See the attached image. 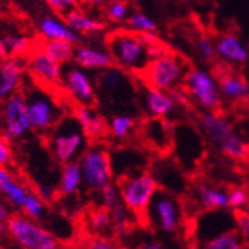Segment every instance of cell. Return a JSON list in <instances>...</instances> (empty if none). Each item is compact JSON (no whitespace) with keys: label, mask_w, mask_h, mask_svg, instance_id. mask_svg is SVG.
<instances>
[{"label":"cell","mask_w":249,"mask_h":249,"mask_svg":"<svg viewBox=\"0 0 249 249\" xmlns=\"http://www.w3.org/2000/svg\"><path fill=\"white\" fill-rule=\"evenodd\" d=\"M200 124L222 154L239 161L249 158V145L234 131L231 124L221 114L203 112L200 115Z\"/></svg>","instance_id":"cell-1"},{"label":"cell","mask_w":249,"mask_h":249,"mask_svg":"<svg viewBox=\"0 0 249 249\" xmlns=\"http://www.w3.org/2000/svg\"><path fill=\"white\" fill-rule=\"evenodd\" d=\"M107 47L114 64H118L120 69L142 73L149 63L146 48L134 32H114L107 37Z\"/></svg>","instance_id":"cell-2"},{"label":"cell","mask_w":249,"mask_h":249,"mask_svg":"<svg viewBox=\"0 0 249 249\" xmlns=\"http://www.w3.org/2000/svg\"><path fill=\"white\" fill-rule=\"evenodd\" d=\"M158 190L160 188H158L157 179L148 172L124 178L118 182L121 203L127 211L138 215L148 212Z\"/></svg>","instance_id":"cell-3"},{"label":"cell","mask_w":249,"mask_h":249,"mask_svg":"<svg viewBox=\"0 0 249 249\" xmlns=\"http://www.w3.org/2000/svg\"><path fill=\"white\" fill-rule=\"evenodd\" d=\"M6 230L21 249H58L55 236L24 215H12L6 222Z\"/></svg>","instance_id":"cell-4"},{"label":"cell","mask_w":249,"mask_h":249,"mask_svg":"<svg viewBox=\"0 0 249 249\" xmlns=\"http://www.w3.org/2000/svg\"><path fill=\"white\" fill-rule=\"evenodd\" d=\"M182 82L188 97L205 112H216L221 106L222 97L213 73L200 67H191L187 71Z\"/></svg>","instance_id":"cell-5"},{"label":"cell","mask_w":249,"mask_h":249,"mask_svg":"<svg viewBox=\"0 0 249 249\" xmlns=\"http://www.w3.org/2000/svg\"><path fill=\"white\" fill-rule=\"evenodd\" d=\"M187 73V67L184 60L176 54H166L160 58L149 61L142 72L143 79L149 88L172 91L184 81Z\"/></svg>","instance_id":"cell-6"},{"label":"cell","mask_w":249,"mask_h":249,"mask_svg":"<svg viewBox=\"0 0 249 249\" xmlns=\"http://www.w3.org/2000/svg\"><path fill=\"white\" fill-rule=\"evenodd\" d=\"M30 127L36 131H50L60 123V109L55 100L39 87H27L22 93Z\"/></svg>","instance_id":"cell-7"},{"label":"cell","mask_w":249,"mask_h":249,"mask_svg":"<svg viewBox=\"0 0 249 249\" xmlns=\"http://www.w3.org/2000/svg\"><path fill=\"white\" fill-rule=\"evenodd\" d=\"M84 146L85 134L75 117L60 120L50 139V148L57 160L63 164L76 161L75 158L79 155Z\"/></svg>","instance_id":"cell-8"},{"label":"cell","mask_w":249,"mask_h":249,"mask_svg":"<svg viewBox=\"0 0 249 249\" xmlns=\"http://www.w3.org/2000/svg\"><path fill=\"white\" fill-rule=\"evenodd\" d=\"M82 182L91 190L102 191L112 184V160L109 151L100 145L88 148L79 160Z\"/></svg>","instance_id":"cell-9"},{"label":"cell","mask_w":249,"mask_h":249,"mask_svg":"<svg viewBox=\"0 0 249 249\" xmlns=\"http://www.w3.org/2000/svg\"><path fill=\"white\" fill-rule=\"evenodd\" d=\"M0 117H2V136L6 141L19 139L32 130L26 112V102L21 93L14 94L3 102Z\"/></svg>","instance_id":"cell-10"},{"label":"cell","mask_w":249,"mask_h":249,"mask_svg":"<svg viewBox=\"0 0 249 249\" xmlns=\"http://www.w3.org/2000/svg\"><path fill=\"white\" fill-rule=\"evenodd\" d=\"M146 216L152 221L154 225L166 233L178 230L180 224V209L178 201L170 194L160 190L155 194Z\"/></svg>","instance_id":"cell-11"},{"label":"cell","mask_w":249,"mask_h":249,"mask_svg":"<svg viewBox=\"0 0 249 249\" xmlns=\"http://www.w3.org/2000/svg\"><path fill=\"white\" fill-rule=\"evenodd\" d=\"M27 69L32 76L45 87H60L63 84V67L60 63L45 54L39 45L27 55Z\"/></svg>","instance_id":"cell-12"},{"label":"cell","mask_w":249,"mask_h":249,"mask_svg":"<svg viewBox=\"0 0 249 249\" xmlns=\"http://www.w3.org/2000/svg\"><path fill=\"white\" fill-rule=\"evenodd\" d=\"M218 81L221 97L230 103H245L249 99V81L236 72L218 69L213 72Z\"/></svg>","instance_id":"cell-13"},{"label":"cell","mask_w":249,"mask_h":249,"mask_svg":"<svg viewBox=\"0 0 249 249\" xmlns=\"http://www.w3.org/2000/svg\"><path fill=\"white\" fill-rule=\"evenodd\" d=\"M63 87L73 100H76L79 105L88 106L94 102V87L91 84V79L88 75L78 67L69 69L63 78Z\"/></svg>","instance_id":"cell-14"},{"label":"cell","mask_w":249,"mask_h":249,"mask_svg":"<svg viewBox=\"0 0 249 249\" xmlns=\"http://www.w3.org/2000/svg\"><path fill=\"white\" fill-rule=\"evenodd\" d=\"M26 72V64L18 57H8L0 63V100H6L18 93Z\"/></svg>","instance_id":"cell-15"},{"label":"cell","mask_w":249,"mask_h":249,"mask_svg":"<svg viewBox=\"0 0 249 249\" xmlns=\"http://www.w3.org/2000/svg\"><path fill=\"white\" fill-rule=\"evenodd\" d=\"M37 30L45 40H63L69 43H78L79 35L75 33L61 17L45 15L37 22Z\"/></svg>","instance_id":"cell-16"},{"label":"cell","mask_w":249,"mask_h":249,"mask_svg":"<svg viewBox=\"0 0 249 249\" xmlns=\"http://www.w3.org/2000/svg\"><path fill=\"white\" fill-rule=\"evenodd\" d=\"M215 53L222 61L230 64H245L249 60L246 45L231 33H225L218 37L215 42Z\"/></svg>","instance_id":"cell-17"},{"label":"cell","mask_w":249,"mask_h":249,"mask_svg":"<svg viewBox=\"0 0 249 249\" xmlns=\"http://www.w3.org/2000/svg\"><path fill=\"white\" fill-rule=\"evenodd\" d=\"M73 60L76 64L82 69H89V71H107L110 67H114V60L109 51L100 50V48H93V47H81L75 48V55Z\"/></svg>","instance_id":"cell-18"},{"label":"cell","mask_w":249,"mask_h":249,"mask_svg":"<svg viewBox=\"0 0 249 249\" xmlns=\"http://www.w3.org/2000/svg\"><path fill=\"white\" fill-rule=\"evenodd\" d=\"M73 117L78 121V124L81 125L85 138H88V139H99L107 133L106 121L97 114L93 107L79 105L75 109Z\"/></svg>","instance_id":"cell-19"},{"label":"cell","mask_w":249,"mask_h":249,"mask_svg":"<svg viewBox=\"0 0 249 249\" xmlns=\"http://www.w3.org/2000/svg\"><path fill=\"white\" fill-rule=\"evenodd\" d=\"M145 103L149 114L154 115L155 118H166L172 115L178 106L169 91H163V89H155V88H148Z\"/></svg>","instance_id":"cell-20"},{"label":"cell","mask_w":249,"mask_h":249,"mask_svg":"<svg viewBox=\"0 0 249 249\" xmlns=\"http://www.w3.org/2000/svg\"><path fill=\"white\" fill-rule=\"evenodd\" d=\"M196 196L200 205L208 211H222L229 208V194L225 190L200 184L196 188Z\"/></svg>","instance_id":"cell-21"},{"label":"cell","mask_w":249,"mask_h":249,"mask_svg":"<svg viewBox=\"0 0 249 249\" xmlns=\"http://www.w3.org/2000/svg\"><path fill=\"white\" fill-rule=\"evenodd\" d=\"M0 193H2L14 206L21 208L29 194L26 187L19 184L6 167H0Z\"/></svg>","instance_id":"cell-22"},{"label":"cell","mask_w":249,"mask_h":249,"mask_svg":"<svg viewBox=\"0 0 249 249\" xmlns=\"http://www.w3.org/2000/svg\"><path fill=\"white\" fill-rule=\"evenodd\" d=\"M63 19L66 21V24L78 35L79 33L93 35V33H99L103 30V22L100 19L88 15L87 12H84L78 8L72 9Z\"/></svg>","instance_id":"cell-23"},{"label":"cell","mask_w":249,"mask_h":249,"mask_svg":"<svg viewBox=\"0 0 249 249\" xmlns=\"http://www.w3.org/2000/svg\"><path fill=\"white\" fill-rule=\"evenodd\" d=\"M82 184V172L79 161H72L63 166L60 178V193L64 196L75 194Z\"/></svg>","instance_id":"cell-24"},{"label":"cell","mask_w":249,"mask_h":249,"mask_svg":"<svg viewBox=\"0 0 249 249\" xmlns=\"http://www.w3.org/2000/svg\"><path fill=\"white\" fill-rule=\"evenodd\" d=\"M200 249H245V240L236 230H227L205 240Z\"/></svg>","instance_id":"cell-25"},{"label":"cell","mask_w":249,"mask_h":249,"mask_svg":"<svg viewBox=\"0 0 249 249\" xmlns=\"http://www.w3.org/2000/svg\"><path fill=\"white\" fill-rule=\"evenodd\" d=\"M39 48L61 66L64 63H69L75 55V45L63 40H45L42 45H39Z\"/></svg>","instance_id":"cell-26"},{"label":"cell","mask_w":249,"mask_h":249,"mask_svg":"<svg viewBox=\"0 0 249 249\" xmlns=\"http://www.w3.org/2000/svg\"><path fill=\"white\" fill-rule=\"evenodd\" d=\"M87 225L88 229L93 233H103L106 231L109 227H112V218H110V212L106 208H96L94 211H91L88 213L87 218Z\"/></svg>","instance_id":"cell-27"},{"label":"cell","mask_w":249,"mask_h":249,"mask_svg":"<svg viewBox=\"0 0 249 249\" xmlns=\"http://www.w3.org/2000/svg\"><path fill=\"white\" fill-rule=\"evenodd\" d=\"M127 24L130 29L134 30V33H154L157 29L155 21L142 11L131 12L127 19Z\"/></svg>","instance_id":"cell-28"},{"label":"cell","mask_w":249,"mask_h":249,"mask_svg":"<svg viewBox=\"0 0 249 249\" xmlns=\"http://www.w3.org/2000/svg\"><path fill=\"white\" fill-rule=\"evenodd\" d=\"M5 45H6V50L8 54L11 57H22V55H29V53L33 50V45L30 42L29 37L26 36H6L5 39Z\"/></svg>","instance_id":"cell-29"},{"label":"cell","mask_w":249,"mask_h":249,"mask_svg":"<svg viewBox=\"0 0 249 249\" xmlns=\"http://www.w3.org/2000/svg\"><path fill=\"white\" fill-rule=\"evenodd\" d=\"M109 131L115 139H125L134 128V120L130 115H115L109 123Z\"/></svg>","instance_id":"cell-30"},{"label":"cell","mask_w":249,"mask_h":249,"mask_svg":"<svg viewBox=\"0 0 249 249\" xmlns=\"http://www.w3.org/2000/svg\"><path fill=\"white\" fill-rule=\"evenodd\" d=\"M22 211H24V216L33 219V221H39L45 216V203L42 200L40 196L35 194V193H29L26 200H24V205H22Z\"/></svg>","instance_id":"cell-31"},{"label":"cell","mask_w":249,"mask_h":249,"mask_svg":"<svg viewBox=\"0 0 249 249\" xmlns=\"http://www.w3.org/2000/svg\"><path fill=\"white\" fill-rule=\"evenodd\" d=\"M110 218H112V227L115 229V231L121 236H124L128 230V211L125 206L118 205L114 209H110Z\"/></svg>","instance_id":"cell-32"},{"label":"cell","mask_w":249,"mask_h":249,"mask_svg":"<svg viewBox=\"0 0 249 249\" xmlns=\"http://www.w3.org/2000/svg\"><path fill=\"white\" fill-rule=\"evenodd\" d=\"M229 194V208L233 211H242L246 208L248 203V188L245 187H233L227 191Z\"/></svg>","instance_id":"cell-33"},{"label":"cell","mask_w":249,"mask_h":249,"mask_svg":"<svg viewBox=\"0 0 249 249\" xmlns=\"http://www.w3.org/2000/svg\"><path fill=\"white\" fill-rule=\"evenodd\" d=\"M106 14L114 22H123L130 17V6L125 2H112L107 5Z\"/></svg>","instance_id":"cell-34"},{"label":"cell","mask_w":249,"mask_h":249,"mask_svg":"<svg viewBox=\"0 0 249 249\" xmlns=\"http://www.w3.org/2000/svg\"><path fill=\"white\" fill-rule=\"evenodd\" d=\"M102 203H103V208L106 209H114L115 206L121 205V197H120V191H118V187L110 184L107 187H105L102 191Z\"/></svg>","instance_id":"cell-35"},{"label":"cell","mask_w":249,"mask_h":249,"mask_svg":"<svg viewBox=\"0 0 249 249\" xmlns=\"http://www.w3.org/2000/svg\"><path fill=\"white\" fill-rule=\"evenodd\" d=\"M233 218L236 224V231L240 234L243 240L249 239V212L246 209L233 211Z\"/></svg>","instance_id":"cell-36"},{"label":"cell","mask_w":249,"mask_h":249,"mask_svg":"<svg viewBox=\"0 0 249 249\" xmlns=\"http://www.w3.org/2000/svg\"><path fill=\"white\" fill-rule=\"evenodd\" d=\"M197 50L200 53V55L205 58L206 61H213L216 53H215V43L206 36V35H201L198 39H197Z\"/></svg>","instance_id":"cell-37"},{"label":"cell","mask_w":249,"mask_h":249,"mask_svg":"<svg viewBox=\"0 0 249 249\" xmlns=\"http://www.w3.org/2000/svg\"><path fill=\"white\" fill-rule=\"evenodd\" d=\"M103 84L109 89H118L121 87V84H123V72L115 69V67H110V69L105 71Z\"/></svg>","instance_id":"cell-38"},{"label":"cell","mask_w":249,"mask_h":249,"mask_svg":"<svg viewBox=\"0 0 249 249\" xmlns=\"http://www.w3.org/2000/svg\"><path fill=\"white\" fill-rule=\"evenodd\" d=\"M48 6L55 12V14H60L63 15V18L69 14L72 9H75V3L71 2V0H50L48 2Z\"/></svg>","instance_id":"cell-39"},{"label":"cell","mask_w":249,"mask_h":249,"mask_svg":"<svg viewBox=\"0 0 249 249\" xmlns=\"http://www.w3.org/2000/svg\"><path fill=\"white\" fill-rule=\"evenodd\" d=\"M12 149L9 142L0 134V167H6L12 163Z\"/></svg>","instance_id":"cell-40"},{"label":"cell","mask_w":249,"mask_h":249,"mask_svg":"<svg viewBox=\"0 0 249 249\" xmlns=\"http://www.w3.org/2000/svg\"><path fill=\"white\" fill-rule=\"evenodd\" d=\"M169 48L166 47V45L161 42V40H158L157 43L151 45V47H146V57H148V61H152L155 58H160L166 54H169Z\"/></svg>","instance_id":"cell-41"},{"label":"cell","mask_w":249,"mask_h":249,"mask_svg":"<svg viewBox=\"0 0 249 249\" xmlns=\"http://www.w3.org/2000/svg\"><path fill=\"white\" fill-rule=\"evenodd\" d=\"M84 249H117V248L110 240L105 237H93L87 242Z\"/></svg>","instance_id":"cell-42"},{"label":"cell","mask_w":249,"mask_h":249,"mask_svg":"<svg viewBox=\"0 0 249 249\" xmlns=\"http://www.w3.org/2000/svg\"><path fill=\"white\" fill-rule=\"evenodd\" d=\"M170 94H172V97H173L176 105H182V106H188L190 105V97L185 93V89L175 88V89H172V91H170Z\"/></svg>","instance_id":"cell-43"},{"label":"cell","mask_w":249,"mask_h":249,"mask_svg":"<svg viewBox=\"0 0 249 249\" xmlns=\"http://www.w3.org/2000/svg\"><path fill=\"white\" fill-rule=\"evenodd\" d=\"M136 35H138L139 40L142 42V45H143L145 48L151 47V45H154V43H157L158 40H160L155 33H136Z\"/></svg>","instance_id":"cell-44"},{"label":"cell","mask_w":249,"mask_h":249,"mask_svg":"<svg viewBox=\"0 0 249 249\" xmlns=\"http://www.w3.org/2000/svg\"><path fill=\"white\" fill-rule=\"evenodd\" d=\"M9 218H11V213H9L8 206L5 205L3 200H0V224H6Z\"/></svg>","instance_id":"cell-45"},{"label":"cell","mask_w":249,"mask_h":249,"mask_svg":"<svg viewBox=\"0 0 249 249\" xmlns=\"http://www.w3.org/2000/svg\"><path fill=\"white\" fill-rule=\"evenodd\" d=\"M9 57L8 54V50H6V45H5V40L0 37V63L5 61L6 58Z\"/></svg>","instance_id":"cell-46"},{"label":"cell","mask_w":249,"mask_h":249,"mask_svg":"<svg viewBox=\"0 0 249 249\" xmlns=\"http://www.w3.org/2000/svg\"><path fill=\"white\" fill-rule=\"evenodd\" d=\"M143 249H163V246L158 243V242H155V240H151V242H146L145 243Z\"/></svg>","instance_id":"cell-47"},{"label":"cell","mask_w":249,"mask_h":249,"mask_svg":"<svg viewBox=\"0 0 249 249\" xmlns=\"http://www.w3.org/2000/svg\"><path fill=\"white\" fill-rule=\"evenodd\" d=\"M243 109H245V114L249 117V99L243 103Z\"/></svg>","instance_id":"cell-48"},{"label":"cell","mask_w":249,"mask_h":249,"mask_svg":"<svg viewBox=\"0 0 249 249\" xmlns=\"http://www.w3.org/2000/svg\"><path fill=\"white\" fill-rule=\"evenodd\" d=\"M248 212H249V188H248V203H246V208H245Z\"/></svg>","instance_id":"cell-49"},{"label":"cell","mask_w":249,"mask_h":249,"mask_svg":"<svg viewBox=\"0 0 249 249\" xmlns=\"http://www.w3.org/2000/svg\"><path fill=\"white\" fill-rule=\"evenodd\" d=\"M246 48H248V53H249V40H248V43H246Z\"/></svg>","instance_id":"cell-50"},{"label":"cell","mask_w":249,"mask_h":249,"mask_svg":"<svg viewBox=\"0 0 249 249\" xmlns=\"http://www.w3.org/2000/svg\"><path fill=\"white\" fill-rule=\"evenodd\" d=\"M117 249H127V248H124V246H120V248H117Z\"/></svg>","instance_id":"cell-51"}]
</instances>
